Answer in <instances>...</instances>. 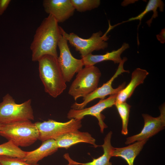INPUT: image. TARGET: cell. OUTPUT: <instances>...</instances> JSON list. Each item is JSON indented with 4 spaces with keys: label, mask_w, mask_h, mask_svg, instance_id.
Wrapping results in <instances>:
<instances>
[{
    "label": "cell",
    "mask_w": 165,
    "mask_h": 165,
    "mask_svg": "<svg viewBox=\"0 0 165 165\" xmlns=\"http://www.w3.org/2000/svg\"><path fill=\"white\" fill-rule=\"evenodd\" d=\"M58 23L53 16L49 15L37 28L30 47L33 61H38L46 55L58 57L57 47L62 36Z\"/></svg>",
    "instance_id": "cell-1"
},
{
    "label": "cell",
    "mask_w": 165,
    "mask_h": 165,
    "mask_svg": "<svg viewBox=\"0 0 165 165\" xmlns=\"http://www.w3.org/2000/svg\"><path fill=\"white\" fill-rule=\"evenodd\" d=\"M58 57L46 55L38 61L40 78L46 92L56 98L66 89V82Z\"/></svg>",
    "instance_id": "cell-2"
},
{
    "label": "cell",
    "mask_w": 165,
    "mask_h": 165,
    "mask_svg": "<svg viewBox=\"0 0 165 165\" xmlns=\"http://www.w3.org/2000/svg\"><path fill=\"white\" fill-rule=\"evenodd\" d=\"M0 135L18 147H26L38 140L39 132L35 123L26 120L2 124Z\"/></svg>",
    "instance_id": "cell-3"
},
{
    "label": "cell",
    "mask_w": 165,
    "mask_h": 165,
    "mask_svg": "<svg viewBox=\"0 0 165 165\" xmlns=\"http://www.w3.org/2000/svg\"><path fill=\"white\" fill-rule=\"evenodd\" d=\"M109 28L105 33L103 34L101 31L94 33L89 38L84 39L79 36L73 32L68 33L61 27V30L62 35L74 47L76 51H78L82 57L90 54L94 51L104 50L108 46L106 42L109 36L108 33L115 27L112 26L109 22Z\"/></svg>",
    "instance_id": "cell-4"
},
{
    "label": "cell",
    "mask_w": 165,
    "mask_h": 165,
    "mask_svg": "<svg viewBox=\"0 0 165 165\" xmlns=\"http://www.w3.org/2000/svg\"><path fill=\"white\" fill-rule=\"evenodd\" d=\"M31 100L18 104L9 94L3 97L0 103V123L6 124L26 120H33L34 116Z\"/></svg>",
    "instance_id": "cell-5"
},
{
    "label": "cell",
    "mask_w": 165,
    "mask_h": 165,
    "mask_svg": "<svg viewBox=\"0 0 165 165\" xmlns=\"http://www.w3.org/2000/svg\"><path fill=\"white\" fill-rule=\"evenodd\" d=\"M101 75L97 67L85 66L78 73L70 87L69 94L75 101L79 97H85L98 87Z\"/></svg>",
    "instance_id": "cell-6"
},
{
    "label": "cell",
    "mask_w": 165,
    "mask_h": 165,
    "mask_svg": "<svg viewBox=\"0 0 165 165\" xmlns=\"http://www.w3.org/2000/svg\"><path fill=\"white\" fill-rule=\"evenodd\" d=\"M35 123L39 132L38 140L42 141L48 139L55 140L65 134L78 130L82 126L81 119H75L65 122L50 119Z\"/></svg>",
    "instance_id": "cell-7"
},
{
    "label": "cell",
    "mask_w": 165,
    "mask_h": 165,
    "mask_svg": "<svg viewBox=\"0 0 165 165\" xmlns=\"http://www.w3.org/2000/svg\"><path fill=\"white\" fill-rule=\"evenodd\" d=\"M68 42L62 35L57 44L60 51L57 59L66 81L69 82L75 74L83 68L84 64L81 59H77L72 55Z\"/></svg>",
    "instance_id": "cell-8"
},
{
    "label": "cell",
    "mask_w": 165,
    "mask_h": 165,
    "mask_svg": "<svg viewBox=\"0 0 165 165\" xmlns=\"http://www.w3.org/2000/svg\"><path fill=\"white\" fill-rule=\"evenodd\" d=\"M127 60V58L123 57L119 63L116 72L108 81L83 98V101L82 102L80 103L75 102L71 106V108L75 110L81 109L84 108L88 103L97 98L103 99L108 95L118 94L125 86V83H123L115 89L112 87V84L114 80L119 75L123 73L129 72L123 68L124 64Z\"/></svg>",
    "instance_id": "cell-9"
},
{
    "label": "cell",
    "mask_w": 165,
    "mask_h": 165,
    "mask_svg": "<svg viewBox=\"0 0 165 165\" xmlns=\"http://www.w3.org/2000/svg\"><path fill=\"white\" fill-rule=\"evenodd\" d=\"M117 94L111 95L106 99H101L98 103L89 108L80 110L71 109L67 114V117L70 119L82 120L87 115L94 116L98 119L101 132L103 133L104 129L107 126L104 122L105 117L101 113L105 109L115 105Z\"/></svg>",
    "instance_id": "cell-10"
},
{
    "label": "cell",
    "mask_w": 165,
    "mask_h": 165,
    "mask_svg": "<svg viewBox=\"0 0 165 165\" xmlns=\"http://www.w3.org/2000/svg\"><path fill=\"white\" fill-rule=\"evenodd\" d=\"M160 114L157 117H153L148 114H142L144 123L142 129L139 134L128 137L125 142L126 144H131L136 141L148 139L164 128V105L160 107Z\"/></svg>",
    "instance_id": "cell-11"
},
{
    "label": "cell",
    "mask_w": 165,
    "mask_h": 165,
    "mask_svg": "<svg viewBox=\"0 0 165 165\" xmlns=\"http://www.w3.org/2000/svg\"><path fill=\"white\" fill-rule=\"evenodd\" d=\"M45 12L53 16L58 23H63L72 16L75 9L70 0H44Z\"/></svg>",
    "instance_id": "cell-12"
},
{
    "label": "cell",
    "mask_w": 165,
    "mask_h": 165,
    "mask_svg": "<svg viewBox=\"0 0 165 165\" xmlns=\"http://www.w3.org/2000/svg\"><path fill=\"white\" fill-rule=\"evenodd\" d=\"M55 141L58 148L68 149L72 145L80 142L91 144L95 148L98 146L95 143V139L90 134L79 130L65 134L57 138Z\"/></svg>",
    "instance_id": "cell-13"
},
{
    "label": "cell",
    "mask_w": 165,
    "mask_h": 165,
    "mask_svg": "<svg viewBox=\"0 0 165 165\" xmlns=\"http://www.w3.org/2000/svg\"><path fill=\"white\" fill-rule=\"evenodd\" d=\"M42 142L38 148L32 151L26 152L23 160L28 163L36 164L40 160L58 150V148L55 140L48 139Z\"/></svg>",
    "instance_id": "cell-14"
},
{
    "label": "cell",
    "mask_w": 165,
    "mask_h": 165,
    "mask_svg": "<svg viewBox=\"0 0 165 165\" xmlns=\"http://www.w3.org/2000/svg\"><path fill=\"white\" fill-rule=\"evenodd\" d=\"M112 133L109 132L104 139V143L101 145L103 148L104 153L97 158H94L91 162L81 163L72 160L69 156L68 153L65 154L63 157L68 163L79 165H112L110 162V159L112 157V154L114 148L111 145V138Z\"/></svg>",
    "instance_id": "cell-15"
},
{
    "label": "cell",
    "mask_w": 165,
    "mask_h": 165,
    "mask_svg": "<svg viewBox=\"0 0 165 165\" xmlns=\"http://www.w3.org/2000/svg\"><path fill=\"white\" fill-rule=\"evenodd\" d=\"M148 74L145 70L139 68L135 69L132 74L130 82L117 94L116 102H125L131 96L136 87L143 83Z\"/></svg>",
    "instance_id": "cell-16"
},
{
    "label": "cell",
    "mask_w": 165,
    "mask_h": 165,
    "mask_svg": "<svg viewBox=\"0 0 165 165\" xmlns=\"http://www.w3.org/2000/svg\"><path fill=\"white\" fill-rule=\"evenodd\" d=\"M129 47V44L125 42L116 50L108 52L102 55H93L90 53L82 57L81 59L85 66L94 65L97 63L106 61H111L115 64H119L122 60L121 55Z\"/></svg>",
    "instance_id": "cell-17"
},
{
    "label": "cell",
    "mask_w": 165,
    "mask_h": 165,
    "mask_svg": "<svg viewBox=\"0 0 165 165\" xmlns=\"http://www.w3.org/2000/svg\"><path fill=\"white\" fill-rule=\"evenodd\" d=\"M148 140L137 141L125 147L114 148L112 156L121 157L126 160L128 165H134L136 157Z\"/></svg>",
    "instance_id": "cell-18"
},
{
    "label": "cell",
    "mask_w": 165,
    "mask_h": 165,
    "mask_svg": "<svg viewBox=\"0 0 165 165\" xmlns=\"http://www.w3.org/2000/svg\"><path fill=\"white\" fill-rule=\"evenodd\" d=\"M164 4L163 2L161 0H149L145 10L140 14L135 17L130 18L128 20L124 21L123 23L135 20H139L140 23L138 27V28L142 18L147 13L150 11H152L153 14L151 18L146 22L148 26L150 27L152 20L158 16V13L157 11L158 8L159 9L160 12H163L164 11Z\"/></svg>",
    "instance_id": "cell-19"
},
{
    "label": "cell",
    "mask_w": 165,
    "mask_h": 165,
    "mask_svg": "<svg viewBox=\"0 0 165 165\" xmlns=\"http://www.w3.org/2000/svg\"><path fill=\"white\" fill-rule=\"evenodd\" d=\"M26 153V151H23L10 141L0 145V156L23 159Z\"/></svg>",
    "instance_id": "cell-20"
},
{
    "label": "cell",
    "mask_w": 165,
    "mask_h": 165,
    "mask_svg": "<svg viewBox=\"0 0 165 165\" xmlns=\"http://www.w3.org/2000/svg\"><path fill=\"white\" fill-rule=\"evenodd\" d=\"M115 105L122 120L121 134L127 135L128 133V125L131 106L126 102L122 103L116 102Z\"/></svg>",
    "instance_id": "cell-21"
},
{
    "label": "cell",
    "mask_w": 165,
    "mask_h": 165,
    "mask_svg": "<svg viewBox=\"0 0 165 165\" xmlns=\"http://www.w3.org/2000/svg\"><path fill=\"white\" fill-rule=\"evenodd\" d=\"M77 11L82 12L97 8L100 5V0H70Z\"/></svg>",
    "instance_id": "cell-22"
},
{
    "label": "cell",
    "mask_w": 165,
    "mask_h": 165,
    "mask_svg": "<svg viewBox=\"0 0 165 165\" xmlns=\"http://www.w3.org/2000/svg\"><path fill=\"white\" fill-rule=\"evenodd\" d=\"M0 162L3 165H39L28 163L23 159L6 156H0Z\"/></svg>",
    "instance_id": "cell-23"
},
{
    "label": "cell",
    "mask_w": 165,
    "mask_h": 165,
    "mask_svg": "<svg viewBox=\"0 0 165 165\" xmlns=\"http://www.w3.org/2000/svg\"><path fill=\"white\" fill-rule=\"evenodd\" d=\"M11 2L10 0H0V15L3 14Z\"/></svg>",
    "instance_id": "cell-24"
},
{
    "label": "cell",
    "mask_w": 165,
    "mask_h": 165,
    "mask_svg": "<svg viewBox=\"0 0 165 165\" xmlns=\"http://www.w3.org/2000/svg\"><path fill=\"white\" fill-rule=\"evenodd\" d=\"M156 37L161 43L164 44L165 42V28L162 29L160 33L156 35Z\"/></svg>",
    "instance_id": "cell-25"
},
{
    "label": "cell",
    "mask_w": 165,
    "mask_h": 165,
    "mask_svg": "<svg viewBox=\"0 0 165 165\" xmlns=\"http://www.w3.org/2000/svg\"><path fill=\"white\" fill-rule=\"evenodd\" d=\"M69 163L67 165H77V164H74L72 163Z\"/></svg>",
    "instance_id": "cell-26"
},
{
    "label": "cell",
    "mask_w": 165,
    "mask_h": 165,
    "mask_svg": "<svg viewBox=\"0 0 165 165\" xmlns=\"http://www.w3.org/2000/svg\"><path fill=\"white\" fill-rule=\"evenodd\" d=\"M2 124L0 123V128H1V127L2 126Z\"/></svg>",
    "instance_id": "cell-27"
},
{
    "label": "cell",
    "mask_w": 165,
    "mask_h": 165,
    "mask_svg": "<svg viewBox=\"0 0 165 165\" xmlns=\"http://www.w3.org/2000/svg\"><path fill=\"white\" fill-rule=\"evenodd\" d=\"M0 165H3L0 162Z\"/></svg>",
    "instance_id": "cell-28"
}]
</instances>
